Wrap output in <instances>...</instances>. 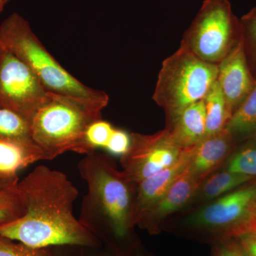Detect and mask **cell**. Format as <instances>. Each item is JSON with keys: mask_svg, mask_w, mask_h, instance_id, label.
<instances>
[{"mask_svg": "<svg viewBox=\"0 0 256 256\" xmlns=\"http://www.w3.org/2000/svg\"><path fill=\"white\" fill-rule=\"evenodd\" d=\"M24 214L0 225V236L36 248H96L97 237L74 214L79 192L62 172L36 166L18 184Z\"/></svg>", "mask_w": 256, "mask_h": 256, "instance_id": "1", "label": "cell"}, {"mask_svg": "<svg viewBox=\"0 0 256 256\" xmlns=\"http://www.w3.org/2000/svg\"><path fill=\"white\" fill-rule=\"evenodd\" d=\"M87 184L79 220L98 238L102 233L124 239L134 226L133 218L137 184L118 171L107 154H86L78 164Z\"/></svg>", "mask_w": 256, "mask_h": 256, "instance_id": "2", "label": "cell"}, {"mask_svg": "<svg viewBox=\"0 0 256 256\" xmlns=\"http://www.w3.org/2000/svg\"><path fill=\"white\" fill-rule=\"evenodd\" d=\"M0 44L31 69L47 94L70 99L94 112H102L108 104L105 92L84 85L60 65L18 13L0 25Z\"/></svg>", "mask_w": 256, "mask_h": 256, "instance_id": "3", "label": "cell"}, {"mask_svg": "<svg viewBox=\"0 0 256 256\" xmlns=\"http://www.w3.org/2000/svg\"><path fill=\"white\" fill-rule=\"evenodd\" d=\"M218 65L207 63L184 45L162 62L153 100L171 114L203 100L218 77Z\"/></svg>", "mask_w": 256, "mask_h": 256, "instance_id": "4", "label": "cell"}, {"mask_svg": "<svg viewBox=\"0 0 256 256\" xmlns=\"http://www.w3.org/2000/svg\"><path fill=\"white\" fill-rule=\"evenodd\" d=\"M102 118L75 101L50 95L31 120L33 142L41 150L44 160H52L73 150L90 122Z\"/></svg>", "mask_w": 256, "mask_h": 256, "instance_id": "5", "label": "cell"}, {"mask_svg": "<svg viewBox=\"0 0 256 256\" xmlns=\"http://www.w3.org/2000/svg\"><path fill=\"white\" fill-rule=\"evenodd\" d=\"M242 35L240 20L228 0H206L181 44L202 60L218 65Z\"/></svg>", "mask_w": 256, "mask_h": 256, "instance_id": "6", "label": "cell"}, {"mask_svg": "<svg viewBox=\"0 0 256 256\" xmlns=\"http://www.w3.org/2000/svg\"><path fill=\"white\" fill-rule=\"evenodd\" d=\"M50 97L31 69L4 48L0 56V106L21 114L31 122Z\"/></svg>", "mask_w": 256, "mask_h": 256, "instance_id": "7", "label": "cell"}, {"mask_svg": "<svg viewBox=\"0 0 256 256\" xmlns=\"http://www.w3.org/2000/svg\"><path fill=\"white\" fill-rule=\"evenodd\" d=\"M131 138L130 148L121 158V164L128 180L137 184L174 164L185 149L166 129L152 136L133 133Z\"/></svg>", "mask_w": 256, "mask_h": 256, "instance_id": "8", "label": "cell"}, {"mask_svg": "<svg viewBox=\"0 0 256 256\" xmlns=\"http://www.w3.org/2000/svg\"><path fill=\"white\" fill-rule=\"evenodd\" d=\"M256 210V184L232 191L217 198L191 216L192 226L210 232L236 234L249 222L247 217Z\"/></svg>", "mask_w": 256, "mask_h": 256, "instance_id": "9", "label": "cell"}, {"mask_svg": "<svg viewBox=\"0 0 256 256\" xmlns=\"http://www.w3.org/2000/svg\"><path fill=\"white\" fill-rule=\"evenodd\" d=\"M218 69L217 82L234 114L256 84L248 62L242 35L238 43L218 64Z\"/></svg>", "mask_w": 256, "mask_h": 256, "instance_id": "10", "label": "cell"}, {"mask_svg": "<svg viewBox=\"0 0 256 256\" xmlns=\"http://www.w3.org/2000/svg\"><path fill=\"white\" fill-rule=\"evenodd\" d=\"M188 164L159 201L141 216L136 225L150 228L156 222L181 210L193 198L203 182L194 174Z\"/></svg>", "mask_w": 256, "mask_h": 256, "instance_id": "11", "label": "cell"}, {"mask_svg": "<svg viewBox=\"0 0 256 256\" xmlns=\"http://www.w3.org/2000/svg\"><path fill=\"white\" fill-rule=\"evenodd\" d=\"M192 149L193 146L185 148L174 164L138 184L133 210L134 225L146 210L159 201L186 169L191 160Z\"/></svg>", "mask_w": 256, "mask_h": 256, "instance_id": "12", "label": "cell"}, {"mask_svg": "<svg viewBox=\"0 0 256 256\" xmlns=\"http://www.w3.org/2000/svg\"><path fill=\"white\" fill-rule=\"evenodd\" d=\"M236 140L228 130L207 136L193 146L190 168L202 182L216 170L233 150Z\"/></svg>", "mask_w": 256, "mask_h": 256, "instance_id": "13", "label": "cell"}, {"mask_svg": "<svg viewBox=\"0 0 256 256\" xmlns=\"http://www.w3.org/2000/svg\"><path fill=\"white\" fill-rule=\"evenodd\" d=\"M171 126L168 132L183 148L194 146L206 137V116L204 100L168 114Z\"/></svg>", "mask_w": 256, "mask_h": 256, "instance_id": "14", "label": "cell"}, {"mask_svg": "<svg viewBox=\"0 0 256 256\" xmlns=\"http://www.w3.org/2000/svg\"><path fill=\"white\" fill-rule=\"evenodd\" d=\"M40 160H44L43 154L34 143L0 138L1 176L18 178L20 170Z\"/></svg>", "mask_w": 256, "mask_h": 256, "instance_id": "15", "label": "cell"}, {"mask_svg": "<svg viewBox=\"0 0 256 256\" xmlns=\"http://www.w3.org/2000/svg\"><path fill=\"white\" fill-rule=\"evenodd\" d=\"M204 104L206 116V136L226 129L233 114L217 80L204 99Z\"/></svg>", "mask_w": 256, "mask_h": 256, "instance_id": "16", "label": "cell"}, {"mask_svg": "<svg viewBox=\"0 0 256 256\" xmlns=\"http://www.w3.org/2000/svg\"><path fill=\"white\" fill-rule=\"evenodd\" d=\"M226 129L234 139L256 138V84L250 94L232 114Z\"/></svg>", "mask_w": 256, "mask_h": 256, "instance_id": "17", "label": "cell"}, {"mask_svg": "<svg viewBox=\"0 0 256 256\" xmlns=\"http://www.w3.org/2000/svg\"><path fill=\"white\" fill-rule=\"evenodd\" d=\"M116 128L102 118L96 120L88 126L80 140L72 152L88 154L98 150H106Z\"/></svg>", "mask_w": 256, "mask_h": 256, "instance_id": "18", "label": "cell"}, {"mask_svg": "<svg viewBox=\"0 0 256 256\" xmlns=\"http://www.w3.org/2000/svg\"><path fill=\"white\" fill-rule=\"evenodd\" d=\"M254 178L246 175L230 172L227 170L216 173L203 182L200 188V194L206 200L220 198Z\"/></svg>", "mask_w": 256, "mask_h": 256, "instance_id": "19", "label": "cell"}, {"mask_svg": "<svg viewBox=\"0 0 256 256\" xmlns=\"http://www.w3.org/2000/svg\"><path fill=\"white\" fill-rule=\"evenodd\" d=\"M0 138L33 142L30 121L21 114L0 106Z\"/></svg>", "mask_w": 256, "mask_h": 256, "instance_id": "20", "label": "cell"}, {"mask_svg": "<svg viewBox=\"0 0 256 256\" xmlns=\"http://www.w3.org/2000/svg\"><path fill=\"white\" fill-rule=\"evenodd\" d=\"M227 171L256 178V138L248 140L230 158Z\"/></svg>", "mask_w": 256, "mask_h": 256, "instance_id": "21", "label": "cell"}, {"mask_svg": "<svg viewBox=\"0 0 256 256\" xmlns=\"http://www.w3.org/2000/svg\"><path fill=\"white\" fill-rule=\"evenodd\" d=\"M18 184L0 190V225L12 222L24 214V205Z\"/></svg>", "mask_w": 256, "mask_h": 256, "instance_id": "22", "label": "cell"}, {"mask_svg": "<svg viewBox=\"0 0 256 256\" xmlns=\"http://www.w3.org/2000/svg\"><path fill=\"white\" fill-rule=\"evenodd\" d=\"M240 22L248 62L256 80V8L244 15Z\"/></svg>", "mask_w": 256, "mask_h": 256, "instance_id": "23", "label": "cell"}, {"mask_svg": "<svg viewBox=\"0 0 256 256\" xmlns=\"http://www.w3.org/2000/svg\"><path fill=\"white\" fill-rule=\"evenodd\" d=\"M0 256H54L48 248H36L0 236Z\"/></svg>", "mask_w": 256, "mask_h": 256, "instance_id": "24", "label": "cell"}, {"mask_svg": "<svg viewBox=\"0 0 256 256\" xmlns=\"http://www.w3.org/2000/svg\"><path fill=\"white\" fill-rule=\"evenodd\" d=\"M132 143L131 134H128L122 130H114V136L111 138L110 143L108 146L106 152L114 156H120L122 158L127 154L130 148Z\"/></svg>", "mask_w": 256, "mask_h": 256, "instance_id": "25", "label": "cell"}, {"mask_svg": "<svg viewBox=\"0 0 256 256\" xmlns=\"http://www.w3.org/2000/svg\"><path fill=\"white\" fill-rule=\"evenodd\" d=\"M239 246L246 256H256V230H244L236 234Z\"/></svg>", "mask_w": 256, "mask_h": 256, "instance_id": "26", "label": "cell"}, {"mask_svg": "<svg viewBox=\"0 0 256 256\" xmlns=\"http://www.w3.org/2000/svg\"><path fill=\"white\" fill-rule=\"evenodd\" d=\"M214 256H246L240 246L224 244L216 248Z\"/></svg>", "mask_w": 256, "mask_h": 256, "instance_id": "27", "label": "cell"}, {"mask_svg": "<svg viewBox=\"0 0 256 256\" xmlns=\"http://www.w3.org/2000/svg\"><path fill=\"white\" fill-rule=\"evenodd\" d=\"M18 182V178H8L0 175V190L14 186Z\"/></svg>", "mask_w": 256, "mask_h": 256, "instance_id": "28", "label": "cell"}, {"mask_svg": "<svg viewBox=\"0 0 256 256\" xmlns=\"http://www.w3.org/2000/svg\"><path fill=\"white\" fill-rule=\"evenodd\" d=\"M244 230H256V214L254 215L252 220H249V222L242 227L240 232Z\"/></svg>", "mask_w": 256, "mask_h": 256, "instance_id": "29", "label": "cell"}, {"mask_svg": "<svg viewBox=\"0 0 256 256\" xmlns=\"http://www.w3.org/2000/svg\"><path fill=\"white\" fill-rule=\"evenodd\" d=\"M6 4V2H4V0H0V12H2V10H4V6Z\"/></svg>", "mask_w": 256, "mask_h": 256, "instance_id": "30", "label": "cell"}, {"mask_svg": "<svg viewBox=\"0 0 256 256\" xmlns=\"http://www.w3.org/2000/svg\"><path fill=\"white\" fill-rule=\"evenodd\" d=\"M3 50H4V48H3L2 45L0 44V56H1Z\"/></svg>", "mask_w": 256, "mask_h": 256, "instance_id": "31", "label": "cell"}, {"mask_svg": "<svg viewBox=\"0 0 256 256\" xmlns=\"http://www.w3.org/2000/svg\"><path fill=\"white\" fill-rule=\"evenodd\" d=\"M4 2H6V3L10 1V0H4Z\"/></svg>", "mask_w": 256, "mask_h": 256, "instance_id": "32", "label": "cell"}]
</instances>
